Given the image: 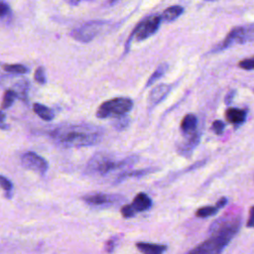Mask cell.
Instances as JSON below:
<instances>
[{
    "mask_svg": "<svg viewBox=\"0 0 254 254\" xmlns=\"http://www.w3.org/2000/svg\"><path fill=\"white\" fill-rule=\"evenodd\" d=\"M225 128V124L221 120H214L212 123V130L215 134L220 135L223 133V130Z\"/></svg>",
    "mask_w": 254,
    "mask_h": 254,
    "instance_id": "cell-28",
    "label": "cell"
},
{
    "mask_svg": "<svg viewBox=\"0 0 254 254\" xmlns=\"http://www.w3.org/2000/svg\"><path fill=\"white\" fill-rule=\"evenodd\" d=\"M137 249L142 254H164L167 250V246L164 244H157L151 242H137Z\"/></svg>",
    "mask_w": 254,
    "mask_h": 254,
    "instance_id": "cell-15",
    "label": "cell"
},
{
    "mask_svg": "<svg viewBox=\"0 0 254 254\" xmlns=\"http://www.w3.org/2000/svg\"><path fill=\"white\" fill-rule=\"evenodd\" d=\"M118 1H120V0H109V4H114V3L118 2Z\"/></svg>",
    "mask_w": 254,
    "mask_h": 254,
    "instance_id": "cell-36",
    "label": "cell"
},
{
    "mask_svg": "<svg viewBox=\"0 0 254 254\" xmlns=\"http://www.w3.org/2000/svg\"><path fill=\"white\" fill-rule=\"evenodd\" d=\"M218 210H219V208H218L216 205H215V206L206 205V206L199 207V208L196 210L195 215H196L197 217H200V218H205V217L214 215L215 213H217Z\"/></svg>",
    "mask_w": 254,
    "mask_h": 254,
    "instance_id": "cell-20",
    "label": "cell"
},
{
    "mask_svg": "<svg viewBox=\"0 0 254 254\" xmlns=\"http://www.w3.org/2000/svg\"><path fill=\"white\" fill-rule=\"evenodd\" d=\"M34 78L35 80L40 83V84H45L46 81H47V78H46V73H45V68L43 66H39L37 67L36 71H35V74H34Z\"/></svg>",
    "mask_w": 254,
    "mask_h": 254,
    "instance_id": "cell-26",
    "label": "cell"
},
{
    "mask_svg": "<svg viewBox=\"0 0 254 254\" xmlns=\"http://www.w3.org/2000/svg\"><path fill=\"white\" fill-rule=\"evenodd\" d=\"M22 165L39 175H45L48 170V162L35 152H26L21 156Z\"/></svg>",
    "mask_w": 254,
    "mask_h": 254,
    "instance_id": "cell-9",
    "label": "cell"
},
{
    "mask_svg": "<svg viewBox=\"0 0 254 254\" xmlns=\"http://www.w3.org/2000/svg\"><path fill=\"white\" fill-rule=\"evenodd\" d=\"M0 187L4 190L6 196L10 198L12 196V191H13L12 182L9 179H7L6 177L0 175Z\"/></svg>",
    "mask_w": 254,
    "mask_h": 254,
    "instance_id": "cell-22",
    "label": "cell"
},
{
    "mask_svg": "<svg viewBox=\"0 0 254 254\" xmlns=\"http://www.w3.org/2000/svg\"><path fill=\"white\" fill-rule=\"evenodd\" d=\"M171 90V85L166 84V83H161L156 85L149 93L148 97V102L150 106H155L159 104L161 101H163L168 93Z\"/></svg>",
    "mask_w": 254,
    "mask_h": 254,
    "instance_id": "cell-11",
    "label": "cell"
},
{
    "mask_svg": "<svg viewBox=\"0 0 254 254\" xmlns=\"http://www.w3.org/2000/svg\"><path fill=\"white\" fill-rule=\"evenodd\" d=\"M246 226L248 228H254V205L250 208L249 211V217L246 222Z\"/></svg>",
    "mask_w": 254,
    "mask_h": 254,
    "instance_id": "cell-30",
    "label": "cell"
},
{
    "mask_svg": "<svg viewBox=\"0 0 254 254\" xmlns=\"http://www.w3.org/2000/svg\"><path fill=\"white\" fill-rule=\"evenodd\" d=\"M240 225L241 219L239 216L217 219L210 226L211 235L186 254H221L238 233Z\"/></svg>",
    "mask_w": 254,
    "mask_h": 254,
    "instance_id": "cell-2",
    "label": "cell"
},
{
    "mask_svg": "<svg viewBox=\"0 0 254 254\" xmlns=\"http://www.w3.org/2000/svg\"><path fill=\"white\" fill-rule=\"evenodd\" d=\"M234 90H231L227 95H226V97H225V102L227 103V104H229L230 102H231V100H232V97H233V95H234Z\"/></svg>",
    "mask_w": 254,
    "mask_h": 254,
    "instance_id": "cell-34",
    "label": "cell"
},
{
    "mask_svg": "<svg viewBox=\"0 0 254 254\" xmlns=\"http://www.w3.org/2000/svg\"><path fill=\"white\" fill-rule=\"evenodd\" d=\"M16 97H17V92H16V91H14V90H12V89L7 90V91L4 93V96H3L2 105H1L2 109H7V108H9V107L13 104V102L15 101Z\"/></svg>",
    "mask_w": 254,
    "mask_h": 254,
    "instance_id": "cell-21",
    "label": "cell"
},
{
    "mask_svg": "<svg viewBox=\"0 0 254 254\" xmlns=\"http://www.w3.org/2000/svg\"><path fill=\"white\" fill-rule=\"evenodd\" d=\"M133 108V100L129 97H115L102 102L96 110V117L100 119L120 117L126 115Z\"/></svg>",
    "mask_w": 254,
    "mask_h": 254,
    "instance_id": "cell-4",
    "label": "cell"
},
{
    "mask_svg": "<svg viewBox=\"0 0 254 254\" xmlns=\"http://www.w3.org/2000/svg\"><path fill=\"white\" fill-rule=\"evenodd\" d=\"M239 67L245 70H254V56L251 58H246L238 63Z\"/></svg>",
    "mask_w": 254,
    "mask_h": 254,
    "instance_id": "cell-25",
    "label": "cell"
},
{
    "mask_svg": "<svg viewBox=\"0 0 254 254\" xmlns=\"http://www.w3.org/2000/svg\"><path fill=\"white\" fill-rule=\"evenodd\" d=\"M167 69H168V64H160V65L155 69V71L151 74V76L149 77V79H148V81H147V83H146V86H150V85H152L153 83H155V81H157L158 79H160V78L165 74V72L167 71Z\"/></svg>",
    "mask_w": 254,
    "mask_h": 254,
    "instance_id": "cell-19",
    "label": "cell"
},
{
    "mask_svg": "<svg viewBox=\"0 0 254 254\" xmlns=\"http://www.w3.org/2000/svg\"><path fill=\"white\" fill-rule=\"evenodd\" d=\"M183 13H184V8L182 6L175 5V6H171V7H168L167 9H165L161 18H162V20H164L166 22H172V21L176 20L177 18H179Z\"/></svg>",
    "mask_w": 254,
    "mask_h": 254,
    "instance_id": "cell-17",
    "label": "cell"
},
{
    "mask_svg": "<svg viewBox=\"0 0 254 254\" xmlns=\"http://www.w3.org/2000/svg\"><path fill=\"white\" fill-rule=\"evenodd\" d=\"M33 110L41 119H43L45 121H51L55 117L54 111L51 108H49L46 105H43L41 103H34Z\"/></svg>",
    "mask_w": 254,
    "mask_h": 254,
    "instance_id": "cell-18",
    "label": "cell"
},
{
    "mask_svg": "<svg viewBox=\"0 0 254 254\" xmlns=\"http://www.w3.org/2000/svg\"><path fill=\"white\" fill-rule=\"evenodd\" d=\"M254 40V24L246 25V26H238L233 28L228 35L224 38V40L218 44L214 50L213 53L221 52L223 50H226L230 48L233 45H239L244 44L246 42H250Z\"/></svg>",
    "mask_w": 254,
    "mask_h": 254,
    "instance_id": "cell-5",
    "label": "cell"
},
{
    "mask_svg": "<svg viewBox=\"0 0 254 254\" xmlns=\"http://www.w3.org/2000/svg\"><path fill=\"white\" fill-rule=\"evenodd\" d=\"M226 203H227V198H226L225 196H222L220 199H218V200H217V202H216V206L220 209V208H222L223 206H225V205H226Z\"/></svg>",
    "mask_w": 254,
    "mask_h": 254,
    "instance_id": "cell-33",
    "label": "cell"
},
{
    "mask_svg": "<svg viewBox=\"0 0 254 254\" xmlns=\"http://www.w3.org/2000/svg\"><path fill=\"white\" fill-rule=\"evenodd\" d=\"M106 22L104 21H89L87 23H84L80 27L74 29L70 35L74 40L78 42L88 43L100 34Z\"/></svg>",
    "mask_w": 254,
    "mask_h": 254,
    "instance_id": "cell-7",
    "label": "cell"
},
{
    "mask_svg": "<svg viewBox=\"0 0 254 254\" xmlns=\"http://www.w3.org/2000/svg\"><path fill=\"white\" fill-rule=\"evenodd\" d=\"M155 168H145V169H139V170H131V171H127L124 170L122 171L115 179L114 184H119L121 182H123L124 180L130 179V178H142L145 177L153 172H155Z\"/></svg>",
    "mask_w": 254,
    "mask_h": 254,
    "instance_id": "cell-13",
    "label": "cell"
},
{
    "mask_svg": "<svg viewBox=\"0 0 254 254\" xmlns=\"http://www.w3.org/2000/svg\"><path fill=\"white\" fill-rule=\"evenodd\" d=\"M200 136H201V131L198 129L195 132H193L192 134L185 136V139L177 145V152L181 156L190 158L191 156L192 152L194 151L195 147L199 143Z\"/></svg>",
    "mask_w": 254,
    "mask_h": 254,
    "instance_id": "cell-10",
    "label": "cell"
},
{
    "mask_svg": "<svg viewBox=\"0 0 254 254\" xmlns=\"http://www.w3.org/2000/svg\"><path fill=\"white\" fill-rule=\"evenodd\" d=\"M120 211H121V214H122V216H123L124 218H131V217H133V216L136 215V212L133 210V208H132V206H131L130 203L124 204V205L121 207Z\"/></svg>",
    "mask_w": 254,
    "mask_h": 254,
    "instance_id": "cell-27",
    "label": "cell"
},
{
    "mask_svg": "<svg viewBox=\"0 0 254 254\" xmlns=\"http://www.w3.org/2000/svg\"><path fill=\"white\" fill-rule=\"evenodd\" d=\"M103 133L101 127L75 124L59 126L53 129L49 133V136L56 145L64 148H71L96 145L102 140Z\"/></svg>",
    "mask_w": 254,
    "mask_h": 254,
    "instance_id": "cell-1",
    "label": "cell"
},
{
    "mask_svg": "<svg viewBox=\"0 0 254 254\" xmlns=\"http://www.w3.org/2000/svg\"><path fill=\"white\" fill-rule=\"evenodd\" d=\"M9 11H10L9 6L6 3H4V2H0V17L7 16Z\"/></svg>",
    "mask_w": 254,
    "mask_h": 254,
    "instance_id": "cell-31",
    "label": "cell"
},
{
    "mask_svg": "<svg viewBox=\"0 0 254 254\" xmlns=\"http://www.w3.org/2000/svg\"><path fill=\"white\" fill-rule=\"evenodd\" d=\"M161 22L162 18L158 15H154L145 19L134 30L133 37H135L137 41H143L150 38L158 31Z\"/></svg>",
    "mask_w": 254,
    "mask_h": 254,
    "instance_id": "cell-8",
    "label": "cell"
},
{
    "mask_svg": "<svg viewBox=\"0 0 254 254\" xmlns=\"http://www.w3.org/2000/svg\"><path fill=\"white\" fill-rule=\"evenodd\" d=\"M3 69L10 73H27L28 68L23 64H4Z\"/></svg>",
    "mask_w": 254,
    "mask_h": 254,
    "instance_id": "cell-23",
    "label": "cell"
},
{
    "mask_svg": "<svg viewBox=\"0 0 254 254\" xmlns=\"http://www.w3.org/2000/svg\"><path fill=\"white\" fill-rule=\"evenodd\" d=\"M152 203H153L152 199L147 193L139 192V193L136 194L132 203H130V204H131L133 210L136 213H138V212L149 210L152 206Z\"/></svg>",
    "mask_w": 254,
    "mask_h": 254,
    "instance_id": "cell-12",
    "label": "cell"
},
{
    "mask_svg": "<svg viewBox=\"0 0 254 254\" xmlns=\"http://www.w3.org/2000/svg\"><path fill=\"white\" fill-rule=\"evenodd\" d=\"M5 119H6L5 113L2 110H0V128L1 129H7L8 128V126L5 125Z\"/></svg>",
    "mask_w": 254,
    "mask_h": 254,
    "instance_id": "cell-32",
    "label": "cell"
},
{
    "mask_svg": "<svg viewBox=\"0 0 254 254\" xmlns=\"http://www.w3.org/2000/svg\"><path fill=\"white\" fill-rule=\"evenodd\" d=\"M67 4H69V5H72V6H75V5H77L81 0H64Z\"/></svg>",
    "mask_w": 254,
    "mask_h": 254,
    "instance_id": "cell-35",
    "label": "cell"
},
{
    "mask_svg": "<svg viewBox=\"0 0 254 254\" xmlns=\"http://www.w3.org/2000/svg\"><path fill=\"white\" fill-rule=\"evenodd\" d=\"M128 125H129V118L126 115L117 117L113 124L114 128H116L117 130H120V131L126 129L128 127Z\"/></svg>",
    "mask_w": 254,
    "mask_h": 254,
    "instance_id": "cell-24",
    "label": "cell"
},
{
    "mask_svg": "<svg viewBox=\"0 0 254 254\" xmlns=\"http://www.w3.org/2000/svg\"><path fill=\"white\" fill-rule=\"evenodd\" d=\"M116 241H117V238L113 237V238H110L106 244H105V251L107 253H112L113 250L115 249V246H116Z\"/></svg>",
    "mask_w": 254,
    "mask_h": 254,
    "instance_id": "cell-29",
    "label": "cell"
},
{
    "mask_svg": "<svg viewBox=\"0 0 254 254\" xmlns=\"http://www.w3.org/2000/svg\"><path fill=\"white\" fill-rule=\"evenodd\" d=\"M246 115H247L246 110L241 108H236V107H230L225 112V117L227 121L235 126H238L244 123L246 119Z\"/></svg>",
    "mask_w": 254,
    "mask_h": 254,
    "instance_id": "cell-14",
    "label": "cell"
},
{
    "mask_svg": "<svg viewBox=\"0 0 254 254\" xmlns=\"http://www.w3.org/2000/svg\"><path fill=\"white\" fill-rule=\"evenodd\" d=\"M138 160L137 156H129L122 160H117L114 156L107 153L94 154L85 166V173L89 176H106L109 173L132 167Z\"/></svg>",
    "mask_w": 254,
    "mask_h": 254,
    "instance_id": "cell-3",
    "label": "cell"
},
{
    "mask_svg": "<svg viewBox=\"0 0 254 254\" xmlns=\"http://www.w3.org/2000/svg\"><path fill=\"white\" fill-rule=\"evenodd\" d=\"M180 128L184 136L192 134L197 130V117L192 113L185 115V117L182 119Z\"/></svg>",
    "mask_w": 254,
    "mask_h": 254,
    "instance_id": "cell-16",
    "label": "cell"
},
{
    "mask_svg": "<svg viewBox=\"0 0 254 254\" xmlns=\"http://www.w3.org/2000/svg\"><path fill=\"white\" fill-rule=\"evenodd\" d=\"M81 199L89 206L94 208H107L121 203L125 197L116 193L91 192L84 194Z\"/></svg>",
    "mask_w": 254,
    "mask_h": 254,
    "instance_id": "cell-6",
    "label": "cell"
}]
</instances>
